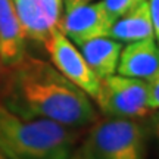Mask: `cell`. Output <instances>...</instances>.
Listing matches in <instances>:
<instances>
[{"label": "cell", "instance_id": "d6986e66", "mask_svg": "<svg viewBox=\"0 0 159 159\" xmlns=\"http://www.w3.org/2000/svg\"><path fill=\"white\" fill-rule=\"evenodd\" d=\"M3 71H5V69H3ZM3 71H0V75H2V72H3Z\"/></svg>", "mask_w": 159, "mask_h": 159}, {"label": "cell", "instance_id": "5bb4252c", "mask_svg": "<svg viewBox=\"0 0 159 159\" xmlns=\"http://www.w3.org/2000/svg\"><path fill=\"white\" fill-rule=\"evenodd\" d=\"M148 5L150 18H152V25H153L155 40L159 44V0H148Z\"/></svg>", "mask_w": 159, "mask_h": 159}, {"label": "cell", "instance_id": "6da1fadb", "mask_svg": "<svg viewBox=\"0 0 159 159\" xmlns=\"http://www.w3.org/2000/svg\"><path fill=\"white\" fill-rule=\"evenodd\" d=\"M0 105L21 116L46 118L71 128H85L99 119L96 106L52 62L28 53L2 72Z\"/></svg>", "mask_w": 159, "mask_h": 159}, {"label": "cell", "instance_id": "277c9868", "mask_svg": "<svg viewBox=\"0 0 159 159\" xmlns=\"http://www.w3.org/2000/svg\"><path fill=\"white\" fill-rule=\"evenodd\" d=\"M96 105L108 118L139 119L152 112L149 108L148 83L121 74L102 80Z\"/></svg>", "mask_w": 159, "mask_h": 159}, {"label": "cell", "instance_id": "7c38bea8", "mask_svg": "<svg viewBox=\"0 0 159 159\" xmlns=\"http://www.w3.org/2000/svg\"><path fill=\"white\" fill-rule=\"evenodd\" d=\"M143 2L144 0H103V5L108 11L109 16L115 21L116 18L127 13L131 9H134L136 6H139Z\"/></svg>", "mask_w": 159, "mask_h": 159}, {"label": "cell", "instance_id": "ba28073f", "mask_svg": "<svg viewBox=\"0 0 159 159\" xmlns=\"http://www.w3.org/2000/svg\"><path fill=\"white\" fill-rule=\"evenodd\" d=\"M116 72L148 81L159 72V44L155 37L127 43L119 55Z\"/></svg>", "mask_w": 159, "mask_h": 159}, {"label": "cell", "instance_id": "8fae6325", "mask_svg": "<svg viewBox=\"0 0 159 159\" xmlns=\"http://www.w3.org/2000/svg\"><path fill=\"white\" fill-rule=\"evenodd\" d=\"M109 37L121 43H131L137 40L155 37L148 0L116 18L112 22Z\"/></svg>", "mask_w": 159, "mask_h": 159}, {"label": "cell", "instance_id": "4fadbf2b", "mask_svg": "<svg viewBox=\"0 0 159 159\" xmlns=\"http://www.w3.org/2000/svg\"><path fill=\"white\" fill-rule=\"evenodd\" d=\"M146 83H148L149 108L150 111H159V72Z\"/></svg>", "mask_w": 159, "mask_h": 159}, {"label": "cell", "instance_id": "2e32d148", "mask_svg": "<svg viewBox=\"0 0 159 159\" xmlns=\"http://www.w3.org/2000/svg\"><path fill=\"white\" fill-rule=\"evenodd\" d=\"M0 159H11V158H9V156H7V155H6L2 149H0Z\"/></svg>", "mask_w": 159, "mask_h": 159}, {"label": "cell", "instance_id": "7a4b0ae2", "mask_svg": "<svg viewBox=\"0 0 159 159\" xmlns=\"http://www.w3.org/2000/svg\"><path fill=\"white\" fill-rule=\"evenodd\" d=\"M77 140V128L21 116L0 105V149L11 159H69Z\"/></svg>", "mask_w": 159, "mask_h": 159}, {"label": "cell", "instance_id": "9a60e30c", "mask_svg": "<svg viewBox=\"0 0 159 159\" xmlns=\"http://www.w3.org/2000/svg\"><path fill=\"white\" fill-rule=\"evenodd\" d=\"M150 130H152L155 139L159 143V111H152L150 112Z\"/></svg>", "mask_w": 159, "mask_h": 159}, {"label": "cell", "instance_id": "e0dca14e", "mask_svg": "<svg viewBox=\"0 0 159 159\" xmlns=\"http://www.w3.org/2000/svg\"><path fill=\"white\" fill-rule=\"evenodd\" d=\"M69 159H84V158H83V156H81V155H80L78 152H77V153H74Z\"/></svg>", "mask_w": 159, "mask_h": 159}, {"label": "cell", "instance_id": "30bf717a", "mask_svg": "<svg viewBox=\"0 0 159 159\" xmlns=\"http://www.w3.org/2000/svg\"><path fill=\"white\" fill-rule=\"evenodd\" d=\"M80 52L100 80L116 74L122 43L111 37H97L78 44Z\"/></svg>", "mask_w": 159, "mask_h": 159}, {"label": "cell", "instance_id": "3957f363", "mask_svg": "<svg viewBox=\"0 0 159 159\" xmlns=\"http://www.w3.org/2000/svg\"><path fill=\"white\" fill-rule=\"evenodd\" d=\"M148 131L139 119H97L78 153L84 159H146Z\"/></svg>", "mask_w": 159, "mask_h": 159}, {"label": "cell", "instance_id": "5b68a950", "mask_svg": "<svg viewBox=\"0 0 159 159\" xmlns=\"http://www.w3.org/2000/svg\"><path fill=\"white\" fill-rule=\"evenodd\" d=\"M43 46L47 50L52 65L96 103L100 94L102 80L90 68L77 44L57 28L43 43Z\"/></svg>", "mask_w": 159, "mask_h": 159}, {"label": "cell", "instance_id": "52a82bcc", "mask_svg": "<svg viewBox=\"0 0 159 159\" xmlns=\"http://www.w3.org/2000/svg\"><path fill=\"white\" fill-rule=\"evenodd\" d=\"M27 40L44 43L59 28L63 0H12Z\"/></svg>", "mask_w": 159, "mask_h": 159}, {"label": "cell", "instance_id": "9c48e42d", "mask_svg": "<svg viewBox=\"0 0 159 159\" xmlns=\"http://www.w3.org/2000/svg\"><path fill=\"white\" fill-rule=\"evenodd\" d=\"M27 55V35L12 0H0V62L5 68L16 65Z\"/></svg>", "mask_w": 159, "mask_h": 159}, {"label": "cell", "instance_id": "ac0fdd59", "mask_svg": "<svg viewBox=\"0 0 159 159\" xmlns=\"http://www.w3.org/2000/svg\"><path fill=\"white\" fill-rule=\"evenodd\" d=\"M74 2H91V0H74Z\"/></svg>", "mask_w": 159, "mask_h": 159}, {"label": "cell", "instance_id": "8992f818", "mask_svg": "<svg viewBox=\"0 0 159 159\" xmlns=\"http://www.w3.org/2000/svg\"><path fill=\"white\" fill-rule=\"evenodd\" d=\"M65 11L62 13L59 30L72 43L78 46L97 37H109L114 19L109 16L103 2H74L63 0Z\"/></svg>", "mask_w": 159, "mask_h": 159}]
</instances>
